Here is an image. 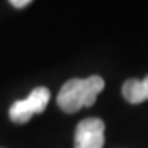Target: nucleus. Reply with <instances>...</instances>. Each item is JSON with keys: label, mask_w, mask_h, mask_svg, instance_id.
Returning <instances> with one entry per match:
<instances>
[{"label": "nucleus", "mask_w": 148, "mask_h": 148, "mask_svg": "<svg viewBox=\"0 0 148 148\" xmlns=\"http://www.w3.org/2000/svg\"><path fill=\"white\" fill-rule=\"evenodd\" d=\"M104 88V80L100 76L88 79H71L58 94V106L66 113H74L82 107H89Z\"/></svg>", "instance_id": "obj_1"}, {"label": "nucleus", "mask_w": 148, "mask_h": 148, "mask_svg": "<svg viewBox=\"0 0 148 148\" xmlns=\"http://www.w3.org/2000/svg\"><path fill=\"white\" fill-rule=\"evenodd\" d=\"M50 101V91L39 86L35 88L27 98L18 100L9 109V118L12 123L17 124H24L35 115V113H42L45 110L47 104Z\"/></svg>", "instance_id": "obj_2"}, {"label": "nucleus", "mask_w": 148, "mask_h": 148, "mask_svg": "<svg viewBox=\"0 0 148 148\" xmlns=\"http://www.w3.org/2000/svg\"><path fill=\"white\" fill-rule=\"evenodd\" d=\"M74 148H103L104 123L98 118H86L80 121L76 129Z\"/></svg>", "instance_id": "obj_3"}, {"label": "nucleus", "mask_w": 148, "mask_h": 148, "mask_svg": "<svg viewBox=\"0 0 148 148\" xmlns=\"http://www.w3.org/2000/svg\"><path fill=\"white\" fill-rule=\"evenodd\" d=\"M123 95L132 104H139L148 100V76L142 80L129 79L123 85Z\"/></svg>", "instance_id": "obj_4"}, {"label": "nucleus", "mask_w": 148, "mask_h": 148, "mask_svg": "<svg viewBox=\"0 0 148 148\" xmlns=\"http://www.w3.org/2000/svg\"><path fill=\"white\" fill-rule=\"evenodd\" d=\"M32 0H9V3L15 8H24L26 5H29Z\"/></svg>", "instance_id": "obj_5"}]
</instances>
